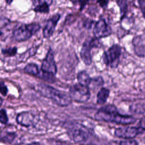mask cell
<instances>
[{
    "label": "cell",
    "mask_w": 145,
    "mask_h": 145,
    "mask_svg": "<svg viewBox=\"0 0 145 145\" xmlns=\"http://www.w3.org/2000/svg\"><path fill=\"white\" fill-rule=\"evenodd\" d=\"M95 119L98 121L128 125L135 123L137 119L131 115L120 113L113 104H106L101 106L95 114Z\"/></svg>",
    "instance_id": "1"
},
{
    "label": "cell",
    "mask_w": 145,
    "mask_h": 145,
    "mask_svg": "<svg viewBox=\"0 0 145 145\" xmlns=\"http://www.w3.org/2000/svg\"><path fill=\"white\" fill-rule=\"evenodd\" d=\"M36 88L41 96L50 99L58 106H66L71 104L72 100L69 95L49 85L40 83L36 85Z\"/></svg>",
    "instance_id": "2"
},
{
    "label": "cell",
    "mask_w": 145,
    "mask_h": 145,
    "mask_svg": "<svg viewBox=\"0 0 145 145\" xmlns=\"http://www.w3.org/2000/svg\"><path fill=\"white\" fill-rule=\"evenodd\" d=\"M67 134L72 141L81 144H86L91 139L96 138L93 130L79 123H74L69 127Z\"/></svg>",
    "instance_id": "3"
},
{
    "label": "cell",
    "mask_w": 145,
    "mask_h": 145,
    "mask_svg": "<svg viewBox=\"0 0 145 145\" xmlns=\"http://www.w3.org/2000/svg\"><path fill=\"white\" fill-rule=\"evenodd\" d=\"M122 47L118 44H114L104 52L102 60L104 64L108 67L115 69L118 67L122 54Z\"/></svg>",
    "instance_id": "4"
},
{
    "label": "cell",
    "mask_w": 145,
    "mask_h": 145,
    "mask_svg": "<svg viewBox=\"0 0 145 145\" xmlns=\"http://www.w3.org/2000/svg\"><path fill=\"white\" fill-rule=\"evenodd\" d=\"M41 28V25L36 22L22 24L14 29L13 37L17 41H24L31 37Z\"/></svg>",
    "instance_id": "5"
},
{
    "label": "cell",
    "mask_w": 145,
    "mask_h": 145,
    "mask_svg": "<svg viewBox=\"0 0 145 145\" xmlns=\"http://www.w3.org/2000/svg\"><path fill=\"white\" fill-rule=\"evenodd\" d=\"M69 96L72 100L78 103H85L91 97V91L89 87L79 83L70 87Z\"/></svg>",
    "instance_id": "6"
},
{
    "label": "cell",
    "mask_w": 145,
    "mask_h": 145,
    "mask_svg": "<svg viewBox=\"0 0 145 145\" xmlns=\"http://www.w3.org/2000/svg\"><path fill=\"white\" fill-rule=\"evenodd\" d=\"M99 46L98 39L96 37H89L83 44L80 50V56L83 62L86 65H90L92 63L91 49Z\"/></svg>",
    "instance_id": "7"
},
{
    "label": "cell",
    "mask_w": 145,
    "mask_h": 145,
    "mask_svg": "<svg viewBox=\"0 0 145 145\" xmlns=\"http://www.w3.org/2000/svg\"><path fill=\"white\" fill-rule=\"evenodd\" d=\"M143 133V131L138 126H126L116 128L114 131V135L123 139H134L139 134Z\"/></svg>",
    "instance_id": "8"
},
{
    "label": "cell",
    "mask_w": 145,
    "mask_h": 145,
    "mask_svg": "<svg viewBox=\"0 0 145 145\" xmlns=\"http://www.w3.org/2000/svg\"><path fill=\"white\" fill-rule=\"evenodd\" d=\"M39 120L37 114L31 111H25L18 113L16 117V121L19 125L25 127H34Z\"/></svg>",
    "instance_id": "9"
},
{
    "label": "cell",
    "mask_w": 145,
    "mask_h": 145,
    "mask_svg": "<svg viewBox=\"0 0 145 145\" xmlns=\"http://www.w3.org/2000/svg\"><path fill=\"white\" fill-rule=\"evenodd\" d=\"M24 71L31 75L39 78L49 83H54L56 80L54 75L46 74L39 69L38 66L35 63H28L23 69Z\"/></svg>",
    "instance_id": "10"
},
{
    "label": "cell",
    "mask_w": 145,
    "mask_h": 145,
    "mask_svg": "<svg viewBox=\"0 0 145 145\" xmlns=\"http://www.w3.org/2000/svg\"><path fill=\"white\" fill-rule=\"evenodd\" d=\"M41 70L44 72L55 75L57 72V67L54 61L53 51L49 48L45 58L42 61Z\"/></svg>",
    "instance_id": "11"
},
{
    "label": "cell",
    "mask_w": 145,
    "mask_h": 145,
    "mask_svg": "<svg viewBox=\"0 0 145 145\" xmlns=\"http://www.w3.org/2000/svg\"><path fill=\"white\" fill-rule=\"evenodd\" d=\"M112 32L111 27L104 18H100L96 22L93 29L95 37L98 39L110 36Z\"/></svg>",
    "instance_id": "12"
},
{
    "label": "cell",
    "mask_w": 145,
    "mask_h": 145,
    "mask_svg": "<svg viewBox=\"0 0 145 145\" xmlns=\"http://www.w3.org/2000/svg\"><path fill=\"white\" fill-rule=\"evenodd\" d=\"M60 18L61 15L56 13L48 20L42 31V34L45 38H49L53 35Z\"/></svg>",
    "instance_id": "13"
},
{
    "label": "cell",
    "mask_w": 145,
    "mask_h": 145,
    "mask_svg": "<svg viewBox=\"0 0 145 145\" xmlns=\"http://www.w3.org/2000/svg\"><path fill=\"white\" fill-rule=\"evenodd\" d=\"M132 44L136 55L145 57V36L143 35L135 36L132 40Z\"/></svg>",
    "instance_id": "14"
},
{
    "label": "cell",
    "mask_w": 145,
    "mask_h": 145,
    "mask_svg": "<svg viewBox=\"0 0 145 145\" xmlns=\"http://www.w3.org/2000/svg\"><path fill=\"white\" fill-rule=\"evenodd\" d=\"M130 112L137 114H145V100L135 101L129 107Z\"/></svg>",
    "instance_id": "15"
},
{
    "label": "cell",
    "mask_w": 145,
    "mask_h": 145,
    "mask_svg": "<svg viewBox=\"0 0 145 145\" xmlns=\"http://www.w3.org/2000/svg\"><path fill=\"white\" fill-rule=\"evenodd\" d=\"M37 4L35 5L33 10L36 12L48 13L49 12V6L52 3V1H35Z\"/></svg>",
    "instance_id": "16"
},
{
    "label": "cell",
    "mask_w": 145,
    "mask_h": 145,
    "mask_svg": "<svg viewBox=\"0 0 145 145\" xmlns=\"http://www.w3.org/2000/svg\"><path fill=\"white\" fill-rule=\"evenodd\" d=\"M110 90L106 87H101L96 95V102L98 104L104 105L107 101L110 95Z\"/></svg>",
    "instance_id": "17"
},
{
    "label": "cell",
    "mask_w": 145,
    "mask_h": 145,
    "mask_svg": "<svg viewBox=\"0 0 145 145\" xmlns=\"http://www.w3.org/2000/svg\"><path fill=\"white\" fill-rule=\"evenodd\" d=\"M91 78H92L90 77L88 72L85 70L80 71L77 75V80L78 83L88 87H89L90 84Z\"/></svg>",
    "instance_id": "18"
},
{
    "label": "cell",
    "mask_w": 145,
    "mask_h": 145,
    "mask_svg": "<svg viewBox=\"0 0 145 145\" xmlns=\"http://www.w3.org/2000/svg\"><path fill=\"white\" fill-rule=\"evenodd\" d=\"M16 137V133L12 131H7L0 135V142L3 143L11 144Z\"/></svg>",
    "instance_id": "19"
},
{
    "label": "cell",
    "mask_w": 145,
    "mask_h": 145,
    "mask_svg": "<svg viewBox=\"0 0 145 145\" xmlns=\"http://www.w3.org/2000/svg\"><path fill=\"white\" fill-rule=\"evenodd\" d=\"M104 84V80L101 76H95L91 78L89 88V89L97 88L100 86H102Z\"/></svg>",
    "instance_id": "20"
},
{
    "label": "cell",
    "mask_w": 145,
    "mask_h": 145,
    "mask_svg": "<svg viewBox=\"0 0 145 145\" xmlns=\"http://www.w3.org/2000/svg\"><path fill=\"white\" fill-rule=\"evenodd\" d=\"M18 49L16 47H9L7 48L2 49L1 52L5 56L7 57H12L16 55L17 53Z\"/></svg>",
    "instance_id": "21"
},
{
    "label": "cell",
    "mask_w": 145,
    "mask_h": 145,
    "mask_svg": "<svg viewBox=\"0 0 145 145\" xmlns=\"http://www.w3.org/2000/svg\"><path fill=\"white\" fill-rule=\"evenodd\" d=\"M36 52H37V48H36L35 47H32L29 49L28 50H27L25 53H24L21 56V59H23V61H24L27 60L28 58L31 57L32 56L35 55Z\"/></svg>",
    "instance_id": "22"
},
{
    "label": "cell",
    "mask_w": 145,
    "mask_h": 145,
    "mask_svg": "<svg viewBox=\"0 0 145 145\" xmlns=\"http://www.w3.org/2000/svg\"><path fill=\"white\" fill-rule=\"evenodd\" d=\"M8 122V118L5 109H0V122L3 125H7Z\"/></svg>",
    "instance_id": "23"
},
{
    "label": "cell",
    "mask_w": 145,
    "mask_h": 145,
    "mask_svg": "<svg viewBox=\"0 0 145 145\" xmlns=\"http://www.w3.org/2000/svg\"><path fill=\"white\" fill-rule=\"evenodd\" d=\"M118 145H139V144L134 139H125L124 140H121Z\"/></svg>",
    "instance_id": "24"
},
{
    "label": "cell",
    "mask_w": 145,
    "mask_h": 145,
    "mask_svg": "<svg viewBox=\"0 0 145 145\" xmlns=\"http://www.w3.org/2000/svg\"><path fill=\"white\" fill-rule=\"evenodd\" d=\"M8 92V88L5 82L3 81L0 82V93L4 96H6Z\"/></svg>",
    "instance_id": "25"
},
{
    "label": "cell",
    "mask_w": 145,
    "mask_h": 145,
    "mask_svg": "<svg viewBox=\"0 0 145 145\" xmlns=\"http://www.w3.org/2000/svg\"><path fill=\"white\" fill-rule=\"evenodd\" d=\"M126 1H117V3L118 5V6L120 7V11H121V14H123L125 12V11L126 10L127 8V4H126Z\"/></svg>",
    "instance_id": "26"
},
{
    "label": "cell",
    "mask_w": 145,
    "mask_h": 145,
    "mask_svg": "<svg viewBox=\"0 0 145 145\" xmlns=\"http://www.w3.org/2000/svg\"><path fill=\"white\" fill-rule=\"evenodd\" d=\"M138 3L143 16L145 19V1H138Z\"/></svg>",
    "instance_id": "27"
},
{
    "label": "cell",
    "mask_w": 145,
    "mask_h": 145,
    "mask_svg": "<svg viewBox=\"0 0 145 145\" xmlns=\"http://www.w3.org/2000/svg\"><path fill=\"white\" fill-rule=\"evenodd\" d=\"M143 131H145V116L142 117L139 122V126Z\"/></svg>",
    "instance_id": "28"
},
{
    "label": "cell",
    "mask_w": 145,
    "mask_h": 145,
    "mask_svg": "<svg viewBox=\"0 0 145 145\" xmlns=\"http://www.w3.org/2000/svg\"><path fill=\"white\" fill-rule=\"evenodd\" d=\"M97 2L100 4V5L102 7H105L107 6L109 2L108 1H97Z\"/></svg>",
    "instance_id": "29"
},
{
    "label": "cell",
    "mask_w": 145,
    "mask_h": 145,
    "mask_svg": "<svg viewBox=\"0 0 145 145\" xmlns=\"http://www.w3.org/2000/svg\"><path fill=\"white\" fill-rule=\"evenodd\" d=\"M79 2L80 3V10H82L85 7L87 3H88V1H79Z\"/></svg>",
    "instance_id": "30"
},
{
    "label": "cell",
    "mask_w": 145,
    "mask_h": 145,
    "mask_svg": "<svg viewBox=\"0 0 145 145\" xmlns=\"http://www.w3.org/2000/svg\"><path fill=\"white\" fill-rule=\"evenodd\" d=\"M2 103H3V100H2V98L0 97V105L2 104Z\"/></svg>",
    "instance_id": "31"
},
{
    "label": "cell",
    "mask_w": 145,
    "mask_h": 145,
    "mask_svg": "<svg viewBox=\"0 0 145 145\" xmlns=\"http://www.w3.org/2000/svg\"><path fill=\"white\" fill-rule=\"evenodd\" d=\"M1 35H2V33H1V32H0V36H1Z\"/></svg>",
    "instance_id": "32"
},
{
    "label": "cell",
    "mask_w": 145,
    "mask_h": 145,
    "mask_svg": "<svg viewBox=\"0 0 145 145\" xmlns=\"http://www.w3.org/2000/svg\"><path fill=\"white\" fill-rule=\"evenodd\" d=\"M19 145H20V144H19ZM26 145H28V144H26Z\"/></svg>",
    "instance_id": "33"
}]
</instances>
